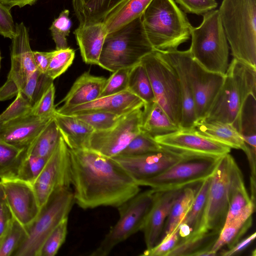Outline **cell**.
I'll return each instance as SVG.
<instances>
[{
	"label": "cell",
	"instance_id": "1",
	"mask_svg": "<svg viewBox=\"0 0 256 256\" xmlns=\"http://www.w3.org/2000/svg\"><path fill=\"white\" fill-rule=\"evenodd\" d=\"M70 155L74 202L82 208H118L140 192V186L114 158L86 148H70Z\"/></svg>",
	"mask_w": 256,
	"mask_h": 256
},
{
	"label": "cell",
	"instance_id": "2",
	"mask_svg": "<svg viewBox=\"0 0 256 256\" xmlns=\"http://www.w3.org/2000/svg\"><path fill=\"white\" fill-rule=\"evenodd\" d=\"M218 10L234 58L256 68V0H223Z\"/></svg>",
	"mask_w": 256,
	"mask_h": 256
},
{
	"label": "cell",
	"instance_id": "3",
	"mask_svg": "<svg viewBox=\"0 0 256 256\" xmlns=\"http://www.w3.org/2000/svg\"><path fill=\"white\" fill-rule=\"evenodd\" d=\"M142 20L154 50H178L190 38L192 26L174 0H152L142 14Z\"/></svg>",
	"mask_w": 256,
	"mask_h": 256
},
{
	"label": "cell",
	"instance_id": "4",
	"mask_svg": "<svg viewBox=\"0 0 256 256\" xmlns=\"http://www.w3.org/2000/svg\"><path fill=\"white\" fill-rule=\"evenodd\" d=\"M250 94L256 95V68L233 58L224 74L222 87L202 120L234 126L242 104Z\"/></svg>",
	"mask_w": 256,
	"mask_h": 256
},
{
	"label": "cell",
	"instance_id": "5",
	"mask_svg": "<svg viewBox=\"0 0 256 256\" xmlns=\"http://www.w3.org/2000/svg\"><path fill=\"white\" fill-rule=\"evenodd\" d=\"M154 50L140 16L106 34L98 66L112 72L118 69L132 68Z\"/></svg>",
	"mask_w": 256,
	"mask_h": 256
},
{
	"label": "cell",
	"instance_id": "6",
	"mask_svg": "<svg viewBox=\"0 0 256 256\" xmlns=\"http://www.w3.org/2000/svg\"><path fill=\"white\" fill-rule=\"evenodd\" d=\"M188 50L192 58L206 70L224 74L228 66L229 46L218 10L203 14L202 24L192 26Z\"/></svg>",
	"mask_w": 256,
	"mask_h": 256
},
{
	"label": "cell",
	"instance_id": "7",
	"mask_svg": "<svg viewBox=\"0 0 256 256\" xmlns=\"http://www.w3.org/2000/svg\"><path fill=\"white\" fill-rule=\"evenodd\" d=\"M140 62L146 70L156 102L180 128L182 104L176 70L158 51L146 54Z\"/></svg>",
	"mask_w": 256,
	"mask_h": 256
},
{
	"label": "cell",
	"instance_id": "8",
	"mask_svg": "<svg viewBox=\"0 0 256 256\" xmlns=\"http://www.w3.org/2000/svg\"><path fill=\"white\" fill-rule=\"evenodd\" d=\"M74 203L70 188L56 191L35 220L25 227L27 237L12 256H38L46 238L64 218L68 216Z\"/></svg>",
	"mask_w": 256,
	"mask_h": 256
},
{
	"label": "cell",
	"instance_id": "9",
	"mask_svg": "<svg viewBox=\"0 0 256 256\" xmlns=\"http://www.w3.org/2000/svg\"><path fill=\"white\" fill-rule=\"evenodd\" d=\"M156 191L139 192L118 208L120 218L90 256H106L120 243L142 230L153 204Z\"/></svg>",
	"mask_w": 256,
	"mask_h": 256
},
{
	"label": "cell",
	"instance_id": "10",
	"mask_svg": "<svg viewBox=\"0 0 256 256\" xmlns=\"http://www.w3.org/2000/svg\"><path fill=\"white\" fill-rule=\"evenodd\" d=\"M221 156L188 154L160 174L136 182L156 191L182 188L212 176Z\"/></svg>",
	"mask_w": 256,
	"mask_h": 256
},
{
	"label": "cell",
	"instance_id": "11",
	"mask_svg": "<svg viewBox=\"0 0 256 256\" xmlns=\"http://www.w3.org/2000/svg\"><path fill=\"white\" fill-rule=\"evenodd\" d=\"M12 40L11 66L6 82L0 88V101L16 96L37 70L28 31L23 22L16 24L15 34Z\"/></svg>",
	"mask_w": 256,
	"mask_h": 256
},
{
	"label": "cell",
	"instance_id": "12",
	"mask_svg": "<svg viewBox=\"0 0 256 256\" xmlns=\"http://www.w3.org/2000/svg\"><path fill=\"white\" fill-rule=\"evenodd\" d=\"M142 108H138L122 116L108 129L94 131L86 148L110 158L120 155L140 132Z\"/></svg>",
	"mask_w": 256,
	"mask_h": 256
},
{
	"label": "cell",
	"instance_id": "13",
	"mask_svg": "<svg viewBox=\"0 0 256 256\" xmlns=\"http://www.w3.org/2000/svg\"><path fill=\"white\" fill-rule=\"evenodd\" d=\"M234 158L230 153L222 156L212 176L204 218V227L220 234L229 208V191Z\"/></svg>",
	"mask_w": 256,
	"mask_h": 256
},
{
	"label": "cell",
	"instance_id": "14",
	"mask_svg": "<svg viewBox=\"0 0 256 256\" xmlns=\"http://www.w3.org/2000/svg\"><path fill=\"white\" fill-rule=\"evenodd\" d=\"M72 185L70 148L62 136L32 186L40 209L56 190Z\"/></svg>",
	"mask_w": 256,
	"mask_h": 256
},
{
	"label": "cell",
	"instance_id": "15",
	"mask_svg": "<svg viewBox=\"0 0 256 256\" xmlns=\"http://www.w3.org/2000/svg\"><path fill=\"white\" fill-rule=\"evenodd\" d=\"M188 154L164 146L158 152L136 156L118 155L112 158L136 182L160 174Z\"/></svg>",
	"mask_w": 256,
	"mask_h": 256
},
{
	"label": "cell",
	"instance_id": "16",
	"mask_svg": "<svg viewBox=\"0 0 256 256\" xmlns=\"http://www.w3.org/2000/svg\"><path fill=\"white\" fill-rule=\"evenodd\" d=\"M0 186L12 217L24 227L30 224L41 210L32 185L7 177L0 179Z\"/></svg>",
	"mask_w": 256,
	"mask_h": 256
},
{
	"label": "cell",
	"instance_id": "17",
	"mask_svg": "<svg viewBox=\"0 0 256 256\" xmlns=\"http://www.w3.org/2000/svg\"><path fill=\"white\" fill-rule=\"evenodd\" d=\"M160 144L180 152L221 156L230 153L231 148L197 132L193 128L178 130L154 138Z\"/></svg>",
	"mask_w": 256,
	"mask_h": 256
},
{
	"label": "cell",
	"instance_id": "18",
	"mask_svg": "<svg viewBox=\"0 0 256 256\" xmlns=\"http://www.w3.org/2000/svg\"><path fill=\"white\" fill-rule=\"evenodd\" d=\"M190 74L197 121L205 116L222 86L224 74L206 70L192 58Z\"/></svg>",
	"mask_w": 256,
	"mask_h": 256
},
{
	"label": "cell",
	"instance_id": "19",
	"mask_svg": "<svg viewBox=\"0 0 256 256\" xmlns=\"http://www.w3.org/2000/svg\"><path fill=\"white\" fill-rule=\"evenodd\" d=\"M160 52L174 67L178 76L182 104L180 128H193L196 118L190 74L192 56L188 50Z\"/></svg>",
	"mask_w": 256,
	"mask_h": 256
},
{
	"label": "cell",
	"instance_id": "20",
	"mask_svg": "<svg viewBox=\"0 0 256 256\" xmlns=\"http://www.w3.org/2000/svg\"><path fill=\"white\" fill-rule=\"evenodd\" d=\"M183 188L156 191L153 204L142 230L147 249L153 248L161 240L170 209Z\"/></svg>",
	"mask_w": 256,
	"mask_h": 256
},
{
	"label": "cell",
	"instance_id": "21",
	"mask_svg": "<svg viewBox=\"0 0 256 256\" xmlns=\"http://www.w3.org/2000/svg\"><path fill=\"white\" fill-rule=\"evenodd\" d=\"M144 102L126 90L116 94L99 98L91 102L72 108H58L60 114L74 116L94 112H106L118 116L124 115L135 109L142 108Z\"/></svg>",
	"mask_w": 256,
	"mask_h": 256
},
{
	"label": "cell",
	"instance_id": "22",
	"mask_svg": "<svg viewBox=\"0 0 256 256\" xmlns=\"http://www.w3.org/2000/svg\"><path fill=\"white\" fill-rule=\"evenodd\" d=\"M52 118H42L30 113L6 122L0 124V139L26 149Z\"/></svg>",
	"mask_w": 256,
	"mask_h": 256
},
{
	"label": "cell",
	"instance_id": "23",
	"mask_svg": "<svg viewBox=\"0 0 256 256\" xmlns=\"http://www.w3.org/2000/svg\"><path fill=\"white\" fill-rule=\"evenodd\" d=\"M83 61L98 66L99 58L108 32L103 22L79 25L74 32Z\"/></svg>",
	"mask_w": 256,
	"mask_h": 256
},
{
	"label": "cell",
	"instance_id": "24",
	"mask_svg": "<svg viewBox=\"0 0 256 256\" xmlns=\"http://www.w3.org/2000/svg\"><path fill=\"white\" fill-rule=\"evenodd\" d=\"M106 79L85 72L75 80L69 92L60 102V108H72L86 104L99 98Z\"/></svg>",
	"mask_w": 256,
	"mask_h": 256
},
{
	"label": "cell",
	"instance_id": "25",
	"mask_svg": "<svg viewBox=\"0 0 256 256\" xmlns=\"http://www.w3.org/2000/svg\"><path fill=\"white\" fill-rule=\"evenodd\" d=\"M211 178L204 180L198 186L191 208L179 226V239L207 231L204 218Z\"/></svg>",
	"mask_w": 256,
	"mask_h": 256
},
{
	"label": "cell",
	"instance_id": "26",
	"mask_svg": "<svg viewBox=\"0 0 256 256\" xmlns=\"http://www.w3.org/2000/svg\"><path fill=\"white\" fill-rule=\"evenodd\" d=\"M62 138L70 149L86 148L94 131L93 128L74 116L59 114L53 116Z\"/></svg>",
	"mask_w": 256,
	"mask_h": 256
},
{
	"label": "cell",
	"instance_id": "27",
	"mask_svg": "<svg viewBox=\"0 0 256 256\" xmlns=\"http://www.w3.org/2000/svg\"><path fill=\"white\" fill-rule=\"evenodd\" d=\"M193 128L198 134L230 148L246 150L244 140L236 128L230 124L214 120H197Z\"/></svg>",
	"mask_w": 256,
	"mask_h": 256
},
{
	"label": "cell",
	"instance_id": "28",
	"mask_svg": "<svg viewBox=\"0 0 256 256\" xmlns=\"http://www.w3.org/2000/svg\"><path fill=\"white\" fill-rule=\"evenodd\" d=\"M256 206L252 204L228 223L225 224L212 250L217 254L224 246L230 248L236 244L250 228Z\"/></svg>",
	"mask_w": 256,
	"mask_h": 256
},
{
	"label": "cell",
	"instance_id": "29",
	"mask_svg": "<svg viewBox=\"0 0 256 256\" xmlns=\"http://www.w3.org/2000/svg\"><path fill=\"white\" fill-rule=\"evenodd\" d=\"M125 0H72L79 25L103 22L106 18Z\"/></svg>",
	"mask_w": 256,
	"mask_h": 256
},
{
	"label": "cell",
	"instance_id": "30",
	"mask_svg": "<svg viewBox=\"0 0 256 256\" xmlns=\"http://www.w3.org/2000/svg\"><path fill=\"white\" fill-rule=\"evenodd\" d=\"M219 234L207 230L180 238L168 256H214L212 248Z\"/></svg>",
	"mask_w": 256,
	"mask_h": 256
},
{
	"label": "cell",
	"instance_id": "31",
	"mask_svg": "<svg viewBox=\"0 0 256 256\" xmlns=\"http://www.w3.org/2000/svg\"><path fill=\"white\" fill-rule=\"evenodd\" d=\"M179 129L156 101L144 104L141 131L154 138L158 136L177 131Z\"/></svg>",
	"mask_w": 256,
	"mask_h": 256
},
{
	"label": "cell",
	"instance_id": "32",
	"mask_svg": "<svg viewBox=\"0 0 256 256\" xmlns=\"http://www.w3.org/2000/svg\"><path fill=\"white\" fill-rule=\"evenodd\" d=\"M252 204H254L246 190L242 174L236 162L234 161L232 164L229 191V208L224 224L230 222L244 209Z\"/></svg>",
	"mask_w": 256,
	"mask_h": 256
},
{
	"label": "cell",
	"instance_id": "33",
	"mask_svg": "<svg viewBox=\"0 0 256 256\" xmlns=\"http://www.w3.org/2000/svg\"><path fill=\"white\" fill-rule=\"evenodd\" d=\"M152 0H125L115 8L103 23L108 33L142 16Z\"/></svg>",
	"mask_w": 256,
	"mask_h": 256
},
{
	"label": "cell",
	"instance_id": "34",
	"mask_svg": "<svg viewBox=\"0 0 256 256\" xmlns=\"http://www.w3.org/2000/svg\"><path fill=\"white\" fill-rule=\"evenodd\" d=\"M234 127L246 147L256 148V95L249 94L244 100Z\"/></svg>",
	"mask_w": 256,
	"mask_h": 256
},
{
	"label": "cell",
	"instance_id": "35",
	"mask_svg": "<svg viewBox=\"0 0 256 256\" xmlns=\"http://www.w3.org/2000/svg\"><path fill=\"white\" fill-rule=\"evenodd\" d=\"M197 190L188 186L182 190L170 209L162 240L169 236L179 227L191 208Z\"/></svg>",
	"mask_w": 256,
	"mask_h": 256
},
{
	"label": "cell",
	"instance_id": "36",
	"mask_svg": "<svg viewBox=\"0 0 256 256\" xmlns=\"http://www.w3.org/2000/svg\"><path fill=\"white\" fill-rule=\"evenodd\" d=\"M61 135L52 118L30 144L25 149L26 154L48 158L56 148Z\"/></svg>",
	"mask_w": 256,
	"mask_h": 256
},
{
	"label": "cell",
	"instance_id": "37",
	"mask_svg": "<svg viewBox=\"0 0 256 256\" xmlns=\"http://www.w3.org/2000/svg\"><path fill=\"white\" fill-rule=\"evenodd\" d=\"M127 90L142 100L144 104L156 101L146 70L141 62L132 68Z\"/></svg>",
	"mask_w": 256,
	"mask_h": 256
},
{
	"label": "cell",
	"instance_id": "38",
	"mask_svg": "<svg viewBox=\"0 0 256 256\" xmlns=\"http://www.w3.org/2000/svg\"><path fill=\"white\" fill-rule=\"evenodd\" d=\"M48 160V158L26 154L24 151L16 169L10 177L17 178L32 185Z\"/></svg>",
	"mask_w": 256,
	"mask_h": 256
},
{
	"label": "cell",
	"instance_id": "39",
	"mask_svg": "<svg viewBox=\"0 0 256 256\" xmlns=\"http://www.w3.org/2000/svg\"><path fill=\"white\" fill-rule=\"evenodd\" d=\"M26 237V228L12 217L8 228L2 238L0 256H12Z\"/></svg>",
	"mask_w": 256,
	"mask_h": 256
},
{
	"label": "cell",
	"instance_id": "40",
	"mask_svg": "<svg viewBox=\"0 0 256 256\" xmlns=\"http://www.w3.org/2000/svg\"><path fill=\"white\" fill-rule=\"evenodd\" d=\"M24 150L0 139V179L14 174Z\"/></svg>",
	"mask_w": 256,
	"mask_h": 256
},
{
	"label": "cell",
	"instance_id": "41",
	"mask_svg": "<svg viewBox=\"0 0 256 256\" xmlns=\"http://www.w3.org/2000/svg\"><path fill=\"white\" fill-rule=\"evenodd\" d=\"M53 80L46 74L42 73L36 70L30 76L24 86L20 92L24 96L33 107L53 82Z\"/></svg>",
	"mask_w": 256,
	"mask_h": 256
},
{
	"label": "cell",
	"instance_id": "42",
	"mask_svg": "<svg viewBox=\"0 0 256 256\" xmlns=\"http://www.w3.org/2000/svg\"><path fill=\"white\" fill-rule=\"evenodd\" d=\"M68 217L64 218L45 240L38 256H54L66 240Z\"/></svg>",
	"mask_w": 256,
	"mask_h": 256
},
{
	"label": "cell",
	"instance_id": "43",
	"mask_svg": "<svg viewBox=\"0 0 256 256\" xmlns=\"http://www.w3.org/2000/svg\"><path fill=\"white\" fill-rule=\"evenodd\" d=\"M163 148L153 138L140 130L120 155H140L158 152Z\"/></svg>",
	"mask_w": 256,
	"mask_h": 256
},
{
	"label": "cell",
	"instance_id": "44",
	"mask_svg": "<svg viewBox=\"0 0 256 256\" xmlns=\"http://www.w3.org/2000/svg\"><path fill=\"white\" fill-rule=\"evenodd\" d=\"M71 26L72 22L69 18V11L65 10L54 20L50 28L56 44V50L68 48L67 36L69 35Z\"/></svg>",
	"mask_w": 256,
	"mask_h": 256
},
{
	"label": "cell",
	"instance_id": "45",
	"mask_svg": "<svg viewBox=\"0 0 256 256\" xmlns=\"http://www.w3.org/2000/svg\"><path fill=\"white\" fill-rule=\"evenodd\" d=\"M74 56V50L69 47L65 49L54 50L46 74L54 80L64 73L71 66Z\"/></svg>",
	"mask_w": 256,
	"mask_h": 256
},
{
	"label": "cell",
	"instance_id": "46",
	"mask_svg": "<svg viewBox=\"0 0 256 256\" xmlns=\"http://www.w3.org/2000/svg\"><path fill=\"white\" fill-rule=\"evenodd\" d=\"M74 116L90 125L94 131H99L114 126L122 116L106 112H94Z\"/></svg>",
	"mask_w": 256,
	"mask_h": 256
},
{
	"label": "cell",
	"instance_id": "47",
	"mask_svg": "<svg viewBox=\"0 0 256 256\" xmlns=\"http://www.w3.org/2000/svg\"><path fill=\"white\" fill-rule=\"evenodd\" d=\"M132 68H120L113 72L109 78L106 79L99 98L116 94L126 90L129 74Z\"/></svg>",
	"mask_w": 256,
	"mask_h": 256
},
{
	"label": "cell",
	"instance_id": "48",
	"mask_svg": "<svg viewBox=\"0 0 256 256\" xmlns=\"http://www.w3.org/2000/svg\"><path fill=\"white\" fill-rule=\"evenodd\" d=\"M54 96L55 87L52 82L32 108L30 114L42 118H52L56 110Z\"/></svg>",
	"mask_w": 256,
	"mask_h": 256
},
{
	"label": "cell",
	"instance_id": "49",
	"mask_svg": "<svg viewBox=\"0 0 256 256\" xmlns=\"http://www.w3.org/2000/svg\"><path fill=\"white\" fill-rule=\"evenodd\" d=\"M32 106L19 92L12 103L0 114V124L30 113Z\"/></svg>",
	"mask_w": 256,
	"mask_h": 256
},
{
	"label": "cell",
	"instance_id": "50",
	"mask_svg": "<svg viewBox=\"0 0 256 256\" xmlns=\"http://www.w3.org/2000/svg\"><path fill=\"white\" fill-rule=\"evenodd\" d=\"M179 227L169 236L163 238L153 248L146 249L141 256H168V253L175 247L179 240Z\"/></svg>",
	"mask_w": 256,
	"mask_h": 256
},
{
	"label": "cell",
	"instance_id": "51",
	"mask_svg": "<svg viewBox=\"0 0 256 256\" xmlns=\"http://www.w3.org/2000/svg\"><path fill=\"white\" fill-rule=\"evenodd\" d=\"M186 12L204 14L218 6L215 0H175Z\"/></svg>",
	"mask_w": 256,
	"mask_h": 256
},
{
	"label": "cell",
	"instance_id": "52",
	"mask_svg": "<svg viewBox=\"0 0 256 256\" xmlns=\"http://www.w3.org/2000/svg\"><path fill=\"white\" fill-rule=\"evenodd\" d=\"M15 30L16 24L10 10L0 2V34L4 38L12 39Z\"/></svg>",
	"mask_w": 256,
	"mask_h": 256
},
{
	"label": "cell",
	"instance_id": "53",
	"mask_svg": "<svg viewBox=\"0 0 256 256\" xmlns=\"http://www.w3.org/2000/svg\"><path fill=\"white\" fill-rule=\"evenodd\" d=\"M12 219V214L5 201L2 190L0 195V238H2L6 232Z\"/></svg>",
	"mask_w": 256,
	"mask_h": 256
},
{
	"label": "cell",
	"instance_id": "54",
	"mask_svg": "<svg viewBox=\"0 0 256 256\" xmlns=\"http://www.w3.org/2000/svg\"><path fill=\"white\" fill-rule=\"evenodd\" d=\"M256 236V232L250 234L240 241H238L236 244L228 250L221 252L220 254L222 256H232L240 254L248 247Z\"/></svg>",
	"mask_w": 256,
	"mask_h": 256
},
{
	"label": "cell",
	"instance_id": "55",
	"mask_svg": "<svg viewBox=\"0 0 256 256\" xmlns=\"http://www.w3.org/2000/svg\"><path fill=\"white\" fill-rule=\"evenodd\" d=\"M53 54L54 51L49 52L33 51L34 59L38 70L42 73H46Z\"/></svg>",
	"mask_w": 256,
	"mask_h": 256
},
{
	"label": "cell",
	"instance_id": "56",
	"mask_svg": "<svg viewBox=\"0 0 256 256\" xmlns=\"http://www.w3.org/2000/svg\"><path fill=\"white\" fill-rule=\"evenodd\" d=\"M38 0H0L7 8L10 10L14 6L22 8L26 6H32Z\"/></svg>",
	"mask_w": 256,
	"mask_h": 256
},
{
	"label": "cell",
	"instance_id": "57",
	"mask_svg": "<svg viewBox=\"0 0 256 256\" xmlns=\"http://www.w3.org/2000/svg\"><path fill=\"white\" fill-rule=\"evenodd\" d=\"M0 62H1V55H0Z\"/></svg>",
	"mask_w": 256,
	"mask_h": 256
},
{
	"label": "cell",
	"instance_id": "58",
	"mask_svg": "<svg viewBox=\"0 0 256 256\" xmlns=\"http://www.w3.org/2000/svg\"><path fill=\"white\" fill-rule=\"evenodd\" d=\"M1 192H2V189H1L0 186V195L1 194Z\"/></svg>",
	"mask_w": 256,
	"mask_h": 256
},
{
	"label": "cell",
	"instance_id": "59",
	"mask_svg": "<svg viewBox=\"0 0 256 256\" xmlns=\"http://www.w3.org/2000/svg\"><path fill=\"white\" fill-rule=\"evenodd\" d=\"M1 240H2V238H0V242H1Z\"/></svg>",
	"mask_w": 256,
	"mask_h": 256
}]
</instances>
